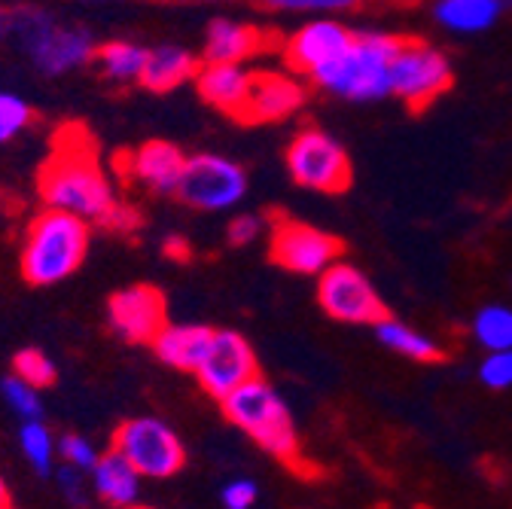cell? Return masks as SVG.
<instances>
[{
  "instance_id": "obj_1",
  "label": "cell",
  "mask_w": 512,
  "mask_h": 509,
  "mask_svg": "<svg viewBox=\"0 0 512 509\" xmlns=\"http://www.w3.org/2000/svg\"><path fill=\"white\" fill-rule=\"evenodd\" d=\"M37 189L46 208L68 211L101 226L119 205L98 147L80 125H64L55 135L52 153L40 168Z\"/></svg>"
},
{
  "instance_id": "obj_2",
  "label": "cell",
  "mask_w": 512,
  "mask_h": 509,
  "mask_svg": "<svg viewBox=\"0 0 512 509\" xmlns=\"http://www.w3.org/2000/svg\"><path fill=\"white\" fill-rule=\"evenodd\" d=\"M220 406H223V415L238 430H244L263 452H269L275 461H281L284 467H290L293 473H299L305 479L317 476V467H308V461L302 455L299 433H296V424H293V415H290L284 397L263 375L247 381L244 388L229 394Z\"/></svg>"
},
{
  "instance_id": "obj_3",
  "label": "cell",
  "mask_w": 512,
  "mask_h": 509,
  "mask_svg": "<svg viewBox=\"0 0 512 509\" xmlns=\"http://www.w3.org/2000/svg\"><path fill=\"white\" fill-rule=\"evenodd\" d=\"M89 220L46 208L37 214L22 241V275L34 287H49L71 278L89 250Z\"/></svg>"
},
{
  "instance_id": "obj_4",
  "label": "cell",
  "mask_w": 512,
  "mask_h": 509,
  "mask_svg": "<svg viewBox=\"0 0 512 509\" xmlns=\"http://www.w3.org/2000/svg\"><path fill=\"white\" fill-rule=\"evenodd\" d=\"M403 46L400 34H357L354 43L308 80L348 101H378L391 95V61Z\"/></svg>"
},
{
  "instance_id": "obj_5",
  "label": "cell",
  "mask_w": 512,
  "mask_h": 509,
  "mask_svg": "<svg viewBox=\"0 0 512 509\" xmlns=\"http://www.w3.org/2000/svg\"><path fill=\"white\" fill-rule=\"evenodd\" d=\"M28 58L31 65L46 77L71 74L89 61H95V37L86 28L58 25L52 13L40 7L13 10V37H10Z\"/></svg>"
},
{
  "instance_id": "obj_6",
  "label": "cell",
  "mask_w": 512,
  "mask_h": 509,
  "mask_svg": "<svg viewBox=\"0 0 512 509\" xmlns=\"http://www.w3.org/2000/svg\"><path fill=\"white\" fill-rule=\"evenodd\" d=\"M452 86V61L427 40L403 37V46L391 61V95H397L412 113H424Z\"/></svg>"
},
{
  "instance_id": "obj_7",
  "label": "cell",
  "mask_w": 512,
  "mask_h": 509,
  "mask_svg": "<svg viewBox=\"0 0 512 509\" xmlns=\"http://www.w3.org/2000/svg\"><path fill=\"white\" fill-rule=\"evenodd\" d=\"M287 171L293 183L327 196L345 193L354 180L348 150L324 129H314V125L293 135L287 147Z\"/></svg>"
},
{
  "instance_id": "obj_8",
  "label": "cell",
  "mask_w": 512,
  "mask_h": 509,
  "mask_svg": "<svg viewBox=\"0 0 512 509\" xmlns=\"http://www.w3.org/2000/svg\"><path fill=\"white\" fill-rule=\"evenodd\" d=\"M144 479H171L186 464L180 436L159 418H128L113 430V445Z\"/></svg>"
},
{
  "instance_id": "obj_9",
  "label": "cell",
  "mask_w": 512,
  "mask_h": 509,
  "mask_svg": "<svg viewBox=\"0 0 512 509\" xmlns=\"http://www.w3.org/2000/svg\"><path fill=\"white\" fill-rule=\"evenodd\" d=\"M345 244L342 238L308 226L302 220L278 214L272 220V238H269V260L287 272L296 275H324L333 263L342 260Z\"/></svg>"
},
{
  "instance_id": "obj_10",
  "label": "cell",
  "mask_w": 512,
  "mask_h": 509,
  "mask_svg": "<svg viewBox=\"0 0 512 509\" xmlns=\"http://www.w3.org/2000/svg\"><path fill=\"white\" fill-rule=\"evenodd\" d=\"M247 193V174L238 162L214 153L189 156L177 183V199L199 211L235 208Z\"/></svg>"
},
{
  "instance_id": "obj_11",
  "label": "cell",
  "mask_w": 512,
  "mask_h": 509,
  "mask_svg": "<svg viewBox=\"0 0 512 509\" xmlns=\"http://www.w3.org/2000/svg\"><path fill=\"white\" fill-rule=\"evenodd\" d=\"M317 302L333 321L375 327L388 317V305L381 302L372 281L351 263H333L324 275H317Z\"/></svg>"
},
{
  "instance_id": "obj_12",
  "label": "cell",
  "mask_w": 512,
  "mask_h": 509,
  "mask_svg": "<svg viewBox=\"0 0 512 509\" xmlns=\"http://www.w3.org/2000/svg\"><path fill=\"white\" fill-rule=\"evenodd\" d=\"M196 378L211 400L223 403L229 394L244 388L247 381L260 378V360H256L250 342L241 333L214 330L211 348H208L202 366L196 369Z\"/></svg>"
},
{
  "instance_id": "obj_13",
  "label": "cell",
  "mask_w": 512,
  "mask_h": 509,
  "mask_svg": "<svg viewBox=\"0 0 512 509\" xmlns=\"http://www.w3.org/2000/svg\"><path fill=\"white\" fill-rule=\"evenodd\" d=\"M107 317L116 336L132 345H153L168 324V302L159 287L135 284L110 296Z\"/></svg>"
},
{
  "instance_id": "obj_14",
  "label": "cell",
  "mask_w": 512,
  "mask_h": 509,
  "mask_svg": "<svg viewBox=\"0 0 512 509\" xmlns=\"http://www.w3.org/2000/svg\"><path fill=\"white\" fill-rule=\"evenodd\" d=\"M354 37L357 34L336 19H311L302 28H296L290 37H284L281 43L284 65L293 74L311 77L317 68L336 61L354 43Z\"/></svg>"
},
{
  "instance_id": "obj_15",
  "label": "cell",
  "mask_w": 512,
  "mask_h": 509,
  "mask_svg": "<svg viewBox=\"0 0 512 509\" xmlns=\"http://www.w3.org/2000/svg\"><path fill=\"white\" fill-rule=\"evenodd\" d=\"M305 98H308V92L296 77L278 74V71H253V86H250L244 122L247 125L281 122V119L293 116L305 104Z\"/></svg>"
},
{
  "instance_id": "obj_16",
  "label": "cell",
  "mask_w": 512,
  "mask_h": 509,
  "mask_svg": "<svg viewBox=\"0 0 512 509\" xmlns=\"http://www.w3.org/2000/svg\"><path fill=\"white\" fill-rule=\"evenodd\" d=\"M275 37L256 25L232 22V19H214L205 34L202 58L214 65H244L247 58L260 55L266 46H272Z\"/></svg>"
},
{
  "instance_id": "obj_17",
  "label": "cell",
  "mask_w": 512,
  "mask_h": 509,
  "mask_svg": "<svg viewBox=\"0 0 512 509\" xmlns=\"http://www.w3.org/2000/svg\"><path fill=\"white\" fill-rule=\"evenodd\" d=\"M125 177L153 189V193H177V183L186 165V156L171 141H147L135 153L125 156Z\"/></svg>"
},
{
  "instance_id": "obj_18",
  "label": "cell",
  "mask_w": 512,
  "mask_h": 509,
  "mask_svg": "<svg viewBox=\"0 0 512 509\" xmlns=\"http://www.w3.org/2000/svg\"><path fill=\"white\" fill-rule=\"evenodd\" d=\"M250 86H253V71H247L244 65H214V61H205L196 74L199 95L211 107H217L220 113L238 122H244Z\"/></svg>"
},
{
  "instance_id": "obj_19",
  "label": "cell",
  "mask_w": 512,
  "mask_h": 509,
  "mask_svg": "<svg viewBox=\"0 0 512 509\" xmlns=\"http://www.w3.org/2000/svg\"><path fill=\"white\" fill-rule=\"evenodd\" d=\"M211 339L214 330L202 324H165V330L153 339V351L165 366L196 375L211 348Z\"/></svg>"
},
{
  "instance_id": "obj_20",
  "label": "cell",
  "mask_w": 512,
  "mask_h": 509,
  "mask_svg": "<svg viewBox=\"0 0 512 509\" xmlns=\"http://www.w3.org/2000/svg\"><path fill=\"white\" fill-rule=\"evenodd\" d=\"M141 473L128 464L116 449L104 452L98 464L92 467V488L98 497L116 509H132L138 494H141Z\"/></svg>"
},
{
  "instance_id": "obj_21",
  "label": "cell",
  "mask_w": 512,
  "mask_h": 509,
  "mask_svg": "<svg viewBox=\"0 0 512 509\" xmlns=\"http://www.w3.org/2000/svg\"><path fill=\"white\" fill-rule=\"evenodd\" d=\"M199 61L192 52H186L183 46H156L147 52V65L141 74V86L150 92H171L177 86H183L186 80H192L199 74Z\"/></svg>"
},
{
  "instance_id": "obj_22",
  "label": "cell",
  "mask_w": 512,
  "mask_h": 509,
  "mask_svg": "<svg viewBox=\"0 0 512 509\" xmlns=\"http://www.w3.org/2000/svg\"><path fill=\"white\" fill-rule=\"evenodd\" d=\"M503 13V0H436L433 16L442 28L458 34L488 31Z\"/></svg>"
},
{
  "instance_id": "obj_23",
  "label": "cell",
  "mask_w": 512,
  "mask_h": 509,
  "mask_svg": "<svg viewBox=\"0 0 512 509\" xmlns=\"http://www.w3.org/2000/svg\"><path fill=\"white\" fill-rule=\"evenodd\" d=\"M375 339L384 345V348H391L409 360H418V363H439L445 360V351L424 333L406 327L403 321H397V317H381V321L375 324Z\"/></svg>"
},
{
  "instance_id": "obj_24",
  "label": "cell",
  "mask_w": 512,
  "mask_h": 509,
  "mask_svg": "<svg viewBox=\"0 0 512 509\" xmlns=\"http://www.w3.org/2000/svg\"><path fill=\"white\" fill-rule=\"evenodd\" d=\"M147 52L150 49H144L132 40H110V43L98 46L95 65L113 83H138L144 74V65H147Z\"/></svg>"
},
{
  "instance_id": "obj_25",
  "label": "cell",
  "mask_w": 512,
  "mask_h": 509,
  "mask_svg": "<svg viewBox=\"0 0 512 509\" xmlns=\"http://www.w3.org/2000/svg\"><path fill=\"white\" fill-rule=\"evenodd\" d=\"M473 336L485 351L512 348V308L506 305H485L473 317Z\"/></svg>"
},
{
  "instance_id": "obj_26",
  "label": "cell",
  "mask_w": 512,
  "mask_h": 509,
  "mask_svg": "<svg viewBox=\"0 0 512 509\" xmlns=\"http://www.w3.org/2000/svg\"><path fill=\"white\" fill-rule=\"evenodd\" d=\"M19 442H22V452L31 461V467L37 473H49L52 470V458L58 452V442L49 433V427L37 418V421H25L19 430Z\"/></svg>"
},
{
  "instance_id": "obj_27",
  "label": "cell",
  "mask_w": 512,
  "mask_h": 509,
  "mask_svg": "<svg viewBox=\"0 0 512 509\" xmlns=\"http://www.w3.org/2000/svg\"><path fill=\"white\" fill-rule=\"evenodd\" d=\"M13 375L28 381L31 388L43 391V388L55 385V363L37 348H25L13 357Z\"/></svg>"
},
{
  "instance_id": "obj_28",
  "label": "cell",
  "mask_w": 512,
  "mask_h": 509,
  "mask_svg": "<svg viewBox=\"0 0 512 509\" xmlns=\"http://www.w3.org/2000/svg\"><path fill=\"white\" fill-rule=\"evenodd\" d=\"M0 394H4L7 406H10L22 421H37V418L43 415V403H40L37 388H31L28 381H22V378H16V375H10V378L0 381Z\"/></svg>"
},
{
  "instance_id": "obj_29",
  "label": "cell",
  "mask_w": 512,
  "mask_h": 509,
  "mask_svg": "<svg viewBox=\"0 0 512 509\" xmlns=\"http://www.w3.org/2000/svg\"><path fill=\"white\" fill-rule=\"evenodd\" d=\"M31 104L16 92H0V144L22 135L31 122Z\"/></svg>"
},
{
  "instance_id": "obj_30",
  "label": "cell",
  "mask_w": 512,
  "mask_h": 509,
  "mask_svg": "<svg viewBox=\"0 0 512 509\" xmlns=\"http://www.w3.org/2000/svg\"><path fill=\"white\" fill-rule=\"evenodd\" d=\"M260 4L275 13H348L366 7L369 0H260Z\"/></svg>"
},
{
  "instance_id": "obj_31",
  "label": "cell",
  "mask_w": 512,
  "mask_h": 509,
  "mask_svg": "<svg viewBox=\"0 0 512 509\" xmlns=\"http://www.w3.org/2000/svg\"><path fill=\"white\" fill-rule=\"evenodd\" d=\"M58 455H61V464H68V467H77L83 473H92V467L98 464V452H95V445L80 436V433H64L58 439Z\"/></svg>"
},
{
  "instance_id": "obj_32",
  "label": "cell",
  "mask_w": 512,
  "mask_h": 509,
  "mask_svg": "<svg viewBox=\"0 0 512 509\" xmlns=\"http://www.w3.org/2000/svg\"><path fill=\"white\" fill-rule=\"evenodd\" d=\"M479 378H482V385H488L491 391L512 388V348L488 351V357L479 366Z\"/></svg>"
},
{
  "instance_id": "obj_33",
  "label": "cell",
  "mask_w": 512,
  "mask_h": 509,
  "mask_svg": "<svg viewBox=\"0 0 512 509\" xmlns=\"http://www.w3.org/2000/svg\"><path fill=\"white\" fill-rule=\"evenodd\" d=\"M260 232H263V220L256 217V214H241V217H235V220L229 223V229H226V235H229V241H232L235 247L253 244L256 238H260Z\"/></svg>"
},
{
  "instance_id": "obj_34",
  "label": "cell",
  "mask_w": 512,
  "mask_h": 509,
  "mask_svg": "<svg viewBox=\"0 0 512 509\" xmlns=\"http://www.w3.org/2000/svg\"><path fill=\"white\" fill-rule=\"evenodd\" d=\"M256 503V482L250 479H232L223 488V506L226 509H250Z\"/></svg>"
},
{
  "instance_id": "obj_35",
  "label": "cell",
  "mask_w": 512,
  "mask_h": 509,
  "mask_svg": "<svg viewBox=\"0 0 512 509\" xmlns=\"http://www.w3.org/2000/svg\"><path fill=\"white\" fill-rule=\"evenodd\" d=\"M83 470H77V467H68L64 464L61 470H58V485L64 488V494H68L71 500H77V503H83V476H80Z\"/></svg>"
},
{
  "instance_id": "obj_36",
  "label": "cell",
  "mask_w": 512,
  "mask_h": 509,
  "mask_svg": "<svg viewBox=\"0 0 512 509\" xmlns=\"http://www.w3.org/2000/svg\"><path fill=\"white\" fill-rule=\"evenodd\" d=\"M13 37V10H0V40Z\"/></svg>"
},
{
  "instance_id": "obj_37",
  "label": "cell",
  "mask_w": 512,
  "mask_h": 509,
  "mask_svg": "<svg viewBox=\"0 0 512 509\" xmlns=\"http://www.w3.org/2000/svg\"><path fill=\"white\" fill-rule=\"evenodd\" d=\"M0 509H16L13 506V494H10V488H7L4 479H0Z\"/></svg>"
},
{
  "instance_id": "obj_38",
  "label": "cell",
  "mask_w": 512,
  "mask_h": 509,
  "mask_svg": "<svg viewBox=\"0 0 512 509\" xmlns=\"http://www.w3.org/2000/svg\"><path fill=\"white\" fill-rule=\"evenodd\" d=\"M180 244H183L180 238H168L165 241V253H168V257H171V253H174V257H186V250Z\"/></svg>"
},
{
  "instance_id": "obj_39",
  "label": "cell",
  "mask_w": 512,
  "mask_h": 509,
  "mask_svg": "<svg viewBox=\"0 0 512 509\" xmlns=\"http://www.w3.org/2000/svg\"><path fill=\"white\" fill-rule=\"evenodd\" d=\"M174 4H211V0H174Z\"/></svg>"
},
{
  "instance_id": "obj_40",
  "label": "cell",
  "mask_w": 512,
  "mask_h": 509,
  "mask_svg": "<svg viewBox=\"0 0 512 509\" xmlns=\"http://www.w3.org/2000/svg\"><path fill=\"white\" fill-rule=\"evenodd\" d=\"M86 4H107V0H86Z\"/></svg>"
},
{
  "instance_id": "obj_41",
  "label": "cell",
  "mask_w": 512,
  "mask_h": 509,
  "mask_svg": "<svg viewBox=\"0 0 512 509\" xmlns=\"http://www.w3.org/2000/svg\"><path fill=\"white\" fill-rule=\"evenodd\" d=\"M132 509H147V506H132Z\"/></svg>"
}]
</instances>
